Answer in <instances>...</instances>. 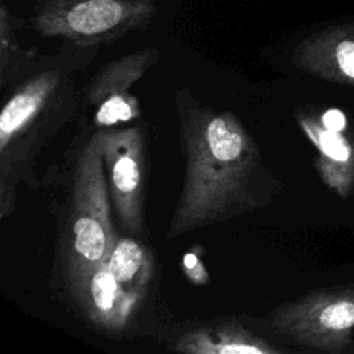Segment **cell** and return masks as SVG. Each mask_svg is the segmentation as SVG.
<instances>
[{
    "label": "cell",
    "instance_id": "1",
    "mask_svg": "<svg viewBox=\"0 0 354 354\" xmlns=\"http://www.w3.org/2000/svg\"><path fill=\"white\" fill-rule=\"evenodd\" d=\"M180 136L185 176L169 236L260 206V151L234 113L191 109Z\"/></svg>",
    "mask_w": 354,
    "mask_h": 354
},
{
    "label": "cell",
    "instance_id": "2",
    "mask_svg": "<svg viewBox=\"0 0 354 354\" xmlns=\"http://www.w3.org/2000/svg\"><path fill=\"white\" fill-rule=\"evenodd\" d=\"M109 187L102 158V133L83 148L73 180L66 236V277L75 292L109 256L118 235L111 223Z\"/></svg>",
    "mask_w": 354,
    "mask_h": 354
},
{
    "label": "cell",
    "instance_id": "3",
    "mask_svg": "<svg viewBox=\"0 0 354 354\" xmlns=\"http://www.w3.org/2000/svg\"><path fill=\"white\" fill-rule=\"evenodd\" d=\"M156 14V0H39L35 29L80 47L112 41L145 29Z\"/></svg>",
    "mask_w": 354,
    "mask_h": 354
},
{
    "label": "cell",
    "instance_id": "4",
    "mask_svg": "<svg viewBox=\"0 0 354 354\" xmlns=\"http://www.w3.org/2000/svg\"><path fill=\"white\" fill-rule=\"evenodd\" d=\"M102 133V158L111 199L123 227L138 234L144 224L145 155L138 127Z\"/></svg>",
    "mask_w": 354,
    "mask_h": 354
},
{
    "label": "cell",
    "instance_id": "5",
    "mask_svg": "<svg viewBox=\"0 0 354 354\" xmlns=\"http://www.w3.org/2000/svg\"><path fill=\"white\" fill-rule=\"evenodd\" d=\"M159 55L156 48H142L105 65L90 87V101L95 105V120L100 126L126 122L138 115L129 87L140 79Z\"/></svg>",
    "mask_w": 354,
    "mask_h": 354
},
{
    "label": "cell",
    "instance_id": "6",
    "mask_svg": "<svg viewBox=\"0 0 354 354\" xmlns=\"http://www.w3.org/2000/svg\"><path fill=\"white\" fill-rule=\"evenodd\" d=\"M73 293L90 321L108 332L123 330L144 299L124 289L105 263L94 268Z\"/></svg>",
    "mask_w": 354,
    "mask_h": 354
},
{
    "label": "cell",
    "instance_id": "7",
    "mask_svg": "<svg viewBox=\"0 0 354 354\" xmlns=\"http://www.w3.org/2000/svg\"><path fill=\"white\" fill-rule=\"evenodd\" d=\"M59 82L57 71L41 72L25 82L4 104L0 115V153L35 122Z\"/></svg>",
    "mask_w": 354,
    "mask_h": 354
},
{
    "label": "cell",
    "instance_id": "8",
    "mask_svg": "<svg viewBox=\"0 0 354 354\" xmlns=\"http://www.w3.org/2000/svg\"><path fill=\"white\" fill-rule=\"evenodd\" d=\"M174 350L188 354H271L275 348L238 322L205 326L184 333Z\"/></svg>",
    "mask_w": 354,
    "mask_h": 354
},
{
    "label": "cell",
    "instance_id": "9",
    "mask_svg": "<svg viewBox=\"0 0 354 354\" xmlns=\"http://www.w3.org/2000/svg\"><path fill=\"white\" fill-rule=\"evenodd\" d=\"M104 263L124 289L144 297L153 277V256L147 246L130 236H118Z\"/></svg>",
    "mask_w": 354,
    "mask_h": 354
},
{
    "label": "cell",
    "instance_id": "10",
    "mask_svg": "<svg viewBox=\"0 0 354 354\" xmlns=\"http://www.w3.org/2000/svg\"><path fill=\"white\" fill-rule=\"evenodd\" d=\"M321 325L329 329H344L354 325V304L348 301L333 303L322 308L318 315Z\"/></svg>",
    "mask_w": 354,
    "mask_h": 354
},
{
    "label": "cell",
    "instance_id": "11",
    "mask_svg": "<svg viewBox=\"0 0 354 354\" xmlns=\"http://www.w3.org/2000/svg\"><path fill=\"white\" fill-rule=\"evenodd\" d=\"M319 145L322 151L335 160H347L350 156V148L337 131L326 130L319 136Z\"/></svg>",
    "mask_w": 354,
    "mask_h": 354
},
{
    "label": "cell",
    "instance_id": "12",
    "mask_svg": "<svg viewBox=\"0 0 354 354\" xmlns=\"http://www.w3.org/2000/svg\"><path fill=\"white\" fill-rule=\"evenodd\" d=\"M336 58L340 69L354 79V41H342L336 48Z\"/></svg>",
    "mask_w": 354,
    "mask_h": 354
},
{
    "label": "cell",
    "instance_id": "13",
    "mask_svg": "<svg viewBox=\"0 0 354 354\" xmlns=\"http://www.w3.org/2000/svg\"><path fill=\"white\" fill-rule=\"evenodd\" d=\"M324 124L326 130L339 133L346 126V118L340 111L330 109L324 115Z\"/></svg>",
    "mask_w": 354,
    "mask_h": 354
}]
</instances>
